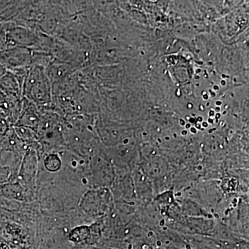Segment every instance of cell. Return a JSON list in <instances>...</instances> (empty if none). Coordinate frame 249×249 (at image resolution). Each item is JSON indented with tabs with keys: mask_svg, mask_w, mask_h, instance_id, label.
I'll return each mask as SVG.
<instances>
[{
	"mask_svg": "<svg viewBox=\"0 0 249 249\" xmlns=\"http://www.w3.org/2000/svg\"><path fill=\"white\" fill-rule=\"evenodd\" d=\"M7 22L6 37L8 48L19 47L30 49L31 50L36 48L38 42L40 31L18 25L14 22Z\"/></svg>",
	"mask_w": 249,
	"mask_h": 249,
	"instance_id": "obj_2",
	"label": "cell"
},
{
	"mask_svg": "<svg viewBox=\"0 0 249 249\" xmlns=\"http://www.w3.org/2000/svg\"><path fill=\"white\" fill-rule=\"evenodd\" d=\"M44 159V164L46 169L52 173L58 171L62 166L61 157L59 155L58 151H54L46 153Z\"/></svg>",
	"mask_w": 249,
	"mask_h": 249,
	"instance_id": "obj_7",
	"label": "cell"
},
{
	"mask_svg": "<svg viewBox=\"0 0 249 249\" xmlns=\"http://www.w3.org/2000/svg\"><path fill=\"white\" fill-rule=\"evenodd\" d=\"M6 72H7V70L4 68V67L1 64H0V79H1V77L4 76Z\"/></svg>",
	"mask_w": 249,
	"mask_h": 249,
	"instance_id": "obj_10",
	"label": "cell"
},
{
	"mask_svg": "<svg viewBox=\"0 0 249 249\" xmlns=\"http://www.w3.org/2000/svg\"><path fill=\"white\" fill-rule=\"evenodd\" d=\"M14 176V173L12 170L0 165V186H4L9 182Z\"/></svg>",
	"mask_w": 249,
	"mask_h": 249,
	"instance_id": "obj_9",
	"label": "cell"
},
{
	"mask_svg": "<svg viewBox=\"0 0 249 249\" xmlns=\"http://www.w3.org/2000/svg\"><path fill=\"white\" fill-rule=\"evenodd\" d=\"M32 51V65L31 66L41 67L46 70L54 60L52 54L45 52Z\"/></svg>",
	"mask_w": 249,
	"mask_h": 249,
	"instance_id": "obj_8",
	"label": "cell"
},
{
	"mask_svg": "<svg viewBox=\"0 0 249 249\" xmlns=\"http://www.w3.org/2000/svg\"><path fill=\"white\" fill-rule=\"evenodd\" d=\"M22 97L37 107H45L53 103L52 84L45 69L31 66L22 88Z\"/></svg>",
	"mask_w": 249,
	"mask_h": 249,
	"instance_id": "obj_1",
	"label": "cell"
},
{
	"mask_svg": "<svg viewBox=\"0 0 249 249\" xmlns=\"http://www.w3.org/2000/svg\"><path fill=\"white\" fill-rule=\"evenodd\" d=\"M32 51L24 47H15L6 49L0 53V64L7 71L31 67L32 65Z\"/></svg>",
	"mask_w": 249,
	"mask_h": 249,
	"instance_id": "obj_3",
	"label": "cell"
},
{
	"mask_svg": "<svg viewBox=\"0 0 249 249\" xmlns=\"http://www.w3.org/2000/svg\"><path fill=\"white\" fill-rule=\"evenodd\" d=\"M45 71L49 80L53 85L61 80L67 79L78 70L69 64L54 59Z\"/></svg>",
	"mask_w": 249,
	"mask_h": 249,
	"instance_id": "obj_6",
	"label": "cell"
},
{
	"mask_svg": "<svg viewBox=\"0 0 249 249\" xmlns=\"http://www.w3.org/2000/svg\"><path fill=\"white\" fill-rule=\"evenodd\" d=\"M40 121V112L38 107L27 98H22V107L20 115L16 121L15 126L29 127L37 132Z\"/></svg>",
	"mask_w": 249,
	"mask_h": 249,
	"instance_id": "obj_4",
	"label": "cell"
},
{
	"mask_svg": "<svg viewBox=\"0 0 249 249\" xmlns=\"http://www.w3.org/2000/svg\"><path fill=\"white\" fill-rule=\"evenodd\" d=\"M0 90L10 101L18 102L22 99V88L11 72L7 71L0 79Z\"/></svg>",
	"mask_w": 249,
	"mask_h": 249,
	"instance_id": "obj_5",
	"label": "cell"
}]
</instances>
